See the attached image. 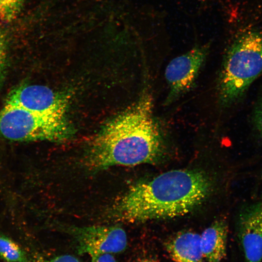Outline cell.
<instances>
[{
  "mask_svg": "<svg viewBox=\"0 0 262 262\" xmlns=\"http://www.w3.org/2000/svg\"><path fill=\"white\" fill-rule=\"evenodd\" d=\"M165 248L173 262H202L200 234L184 231L174 235L164 243Z\"/></svg>",
  "mask_w": 262,
  "mask_h": 262,
  "instance_id": "obj_9",
  "label": "cell"
},
{
  "mask_svg": "<svg viewBox=\"0 0 262 262\" xmlns=\"http://www.w3.org/2000/svg\"><path fill=\"white\" fill-rule=\"evenodd\" d=\"M253 116L254 124L258 131L262 134V99L257 105Z\"/></svg>",
  "mask_w": 262,
  "mask_h": 262,
  "instance_id": "obj_15",
  "label": "cell"
},
{
  "mask_svg": "<svg viewBox=\"0 0 262 262\" xmlns=\"http://www.w3.org/2000/svg\"><path fill=\"white\" fill-rule=\"evenodd\" d=\"M26 0H0V19L10 22L18 15Z\"/></svg>",
  "mask_w": 262,
  "mask_h": 262,
  "instance_id": "obj_12",
  "label": "cell"
},
{
  "mask_svg": "<svg viewBox=\"0 0 262 262\" xmlns=\"http://www.w3.org/2000/svg\"><path fill=\"white\" fill-rule=\"evenodd\" d=\"M135 262H159L156 259L151 257H143L137 259Z\"/></svg>",
  "mask_w": 262,
  "mask_h": 262,
  "instance_id": "obj_17",
  "label": "cell"
},
{
  "mask_svg": "<svg viewBox=\"0 0 262 262\" xmlns=\"http://www.w3.org/2000/svg\"><path fill=\"white\" fill-rule=\"evenodd\" d=\"M209 44L197 46L172 59L167 66L165 77L169 86L165 104H169L189 90L208 54Z\"/></svg>",
  "mask_w": 262,
  "mask_h": 262,
  "instance_id": "obj_7",
  "label": "cell"
},
{
  "mask_svg": "<svg viewBox=\"0 0 262 262\" xmlns=\"http://www.w3.org/2000/svg\"><path fill=\"white\" fill-rule=\"evenodd\" d=\"M6 41L5 34L0 27V86L4 81L7 68Z\"/></svg>",
  "mask_w": 262,
  "mask_h": 262,
  "instance_id": "obj_13",
  "label": "cell"
},
{
  "mask_svg": "<svg viewBox=\"0 0 262 262\" xmlns=\"http://www.w3.org/2000/svg\"><path fill=\"white\" fill-rule=\"evenodd\" d=\"M95 262H117L113 254L105 253L99 256Z\"/></svg>",
  "mask_w": 262,
  "mask_h": 262,
  "instance_id": "obj_16",
  "label": "cell"
},
{
  "mask_svg": "<svg viewBox=\"0 0 262 262\" xmlns=\"http://www.w3.org/2000/svg\"><path fill=\"white\" fill-rule=\"evenodd\" d=\"M0 257L7 262H30L27 254L23 249L0 231Z\"/></svg>",
  "mask_w": 262,
  "mask_h": 262,
  "instance_id": "obj_11",
  "label": "cell"
},
{
  "mask_svg": "<svg viewBox=\"0 0 262 262\" xmlns=\"http://www.w3.org/2000/svg\"><path fill=\"white\" fill-rule=\"evenodd\" d=\"M228 228L221 220L213 222L200 234V246L206 262H221L227 253Z\"/></svg>",
  "mask_w": 262,
  "mask_h": 262,
  "instance_id": "obj_10",
  "label": "cell"
},
{
  "mask_svg": "<svg viewBox=\"0 0 262 262\" xmlns=\"http://www.w3.org/2000/svg\"><path fill=\"white\" fill-rule=\"evenodd\" d=\"M262 73V30H242L224 58L218 85L221 104L229 105L240 99Z\"/></svg>",
  "mask_w": 262,
  "mask_h": 262,
  "instance_id": "obj_3",
  "label": "cell"
},
{
  "mask_svg": "<svg viewBox=\"0 0 262 262\" xmlns=\"http://www.w3.org/2000/svg\"><path fill=\"white\" fill-rule=\"evenodd\" d=\"M68 230L76 242L79 253L89 256L90 262H95L103 254L123 252L127 246L126 233L118 226L72 227Z\"/></svg>",
  "mask_w": 262,
  "mask_h": 262,
  "instance_id": "obj_5",
  "label": "cell"
},
{
  "mask_svg": "<svg viewBox=\"0 0 262 262\" xmlns=\"http://www.w3.org/2000/svg\"><path fill=\"white\" fill-rule=\"evenodd\" d=\"M68 103L66 95L47 86L23 84L10 92L4 106L20 107L39 114L65 116Z\"/></svg>",
  "mask_w": 262,
  "mask_h": 262,
  "instance_id": "obj_6",
  "label": "cell"
},
{
  "mask_svg": "<svg viewBox=\"0 0 262 262\" xmlns=\"http://www.w3.org/2000/svg\"><path fill=\"white\" fill-rule=\"evenodd\" d=\"M238 237L246 262H262V204L243 213Z\"/></svg>",
  "mask_w": 262,
  "mask_h": 262,
  "instance_id": "obj_8",
  "label": "cell"
},
{
  "mask_svg": "<svg viewBox=\"0 0 262 262\" xmlns=\"http://www.w3.org/2000/svg\"><path fill=\"white\" fill-rule=\"evenodd\" d=\"M66 116L39 114L15 106L0 110V139L15 142H62L73 133Z\"/></svg>",
  "mask_w": 262,
  "mask_h": 262,
  "instance_id": "obj_4",
  "label": "cell"
},
{
  "mask_svg": "<svg viewBox=\"0 0 262 262\" xmlns=\"http://www.w3.org/2000/svg\"><path fill=\"white\" fill-rule=\"evenodd\" d=\"M41 262H80V261L71 255L63 254L45 259Z\"/></svg>",
  "mask_w": 262,
  "mask_h": 262,
  "instance_id": "obj_14",
  "label": "cell"
},
{
  "mask_svg": "<svg viewBox=\"0 0 262 262\" xmlns=\"http://www.w3.org/2000/svg\"><path fill=\"white\" fill-rule=\"evenodd\" d=\"M213 188L209 176L198 169H175L133 184L113 206L117 220L131 223L172 218L192 212Z\"/></svg>",
  "mask_w": 262,
  "mask_h": 262,
  "instance_id": "obj_2",
  "label": "cell"
},
{
  "mask_svg": "<svg viewBox=\"0 0 262 262\" xmlns=\"http://www.w3.org/2000/svg\"><path fill=\"white\" fill-rule=\"evenodd\" d=\"M163 153L162 135L153 114V98L146 89L136 102L104 126L88 147L84 163L92 170H100L115 165L154 163Z\"/></svg>",
  "mask_w": 262,
  "mask_h": 262,
  "instance_id": "obj_1",
  "label": "cell"
}]
</instances>
